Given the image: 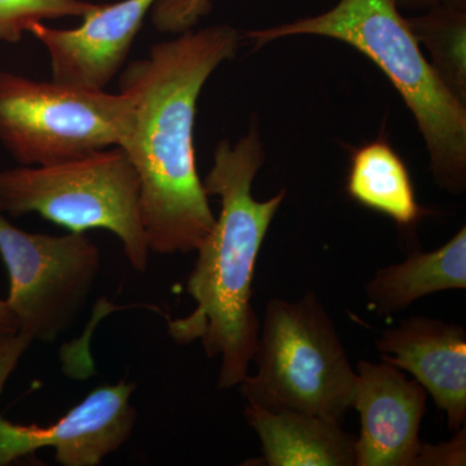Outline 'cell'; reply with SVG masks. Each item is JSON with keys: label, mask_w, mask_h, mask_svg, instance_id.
Wrapping results in <instances>:
<instances>
[{"label": "cell", "mask_w": 466, "mask_h": 466, "mask_svg": "<svg viewBox=\"0 0 466 466\" xmlns=\"http://www.w3.org/2000/svg\"><path fill=\"white\" fill-rule=\"evenodd\" d=\"M466 464V426L455 431L452 440L441 444L422 443L415 466H464Z\"/></svg>", "instance_id": "18"}, {"label": "cell", "mask_w": 466, "mask_h": 466, "mask_svg": "<svg viewBox=\"0 0 466 466\" xmlns=\"http://www.w3.org/2000/svg\"><path fill=\"white\" fill-rule=\"evenodd\" d=\"M466 288V227L431 251H416L398 265L379 269L367 284L370 308L391 315L417 299L444 290Z\"/></svg>", "instance_id": "13"}, {"label": "cell", "mask_w": 466, "mask_h": 466, "mask_svg": "<svg viewBox=\"0 0 466 466\" xmlns=\"http://www.w3.org/2000/svg\"><path fill=\"white\" fill-rule=\"evenodd\" d=\"M30 341L20 334L8 337L0 348V395ZM137 383L124 380L92 390L56 424L18 425L0 415V466L38 451L52 449L58 464L97 466L130 438L137 424L131 395Z\"/></svg>", "instance_id": "8"}, {"label": "cell", "mask_w": 466, "mask_h": 466, "mask_svg": "<svg viewBox=\"0 0 466 466\" xmlns=\"http://www.w3.org/2000/svg\"><path fill=\"white\" fill-rule=\"evenodd\" d=\"M317 35L336 39L370 58L400 92L426 144L437 186L466 189V106L437 76L395 0H339L318 16L245 33L262 47L276 39Z\"/></svg>", "instance_id": "3"}, {"label": "cell", "mask_w": 466, "mask_h": 466, "mask_svg": "<svg viewBox=\"0 0 466 466\" xmlns=\"http://www.w3.org/2000/svg\"><path fill=\"white\" fill-rule=\"evenodd\" d=\"M211 8V0H157L150 11V18L158 32L177 35L195 29Z\"/></svg>", "instance_id": "17"}, {"label": "cell", "mask_w": 466, "mask_h": 466, "mask_svg": "<svg viewBox=\"0 0 466 466\" xmlns=\"http://www.w3.org/2000/svg\"><path fill=\"white\" fill-rule=\"evenodd\" d=\"M17 333V324L5 299H0V336Z\"/></svg>", "instance_id": "20"}, {"label": "cell", "mask_w": 466, "mask_h": 466, "mask_svg": "<svg viewBox=\"0 0 466 466\" xmlns=\"http://www.w3.org/2000/svg\"><path fill=\"white\" fill-rule=\"evenodd\" d=\"M94 5L87 0H0V43L16 45L33 24L82 17Z\"/></svg>", "instance_id": "16"}, {"label": "cell", "mask_w": 466, "mask_h": 466, "mask_svg": "<svg viewBox=\"0 0 466 466\" xmlns=\"http://www.w3.org/2000/svg\"><path fill=\"white\" fill-rule=\"evenodd\" d=\"M398 8L410 11H428L441 5H465L466 0H395Z\"/></svg>", "instance_id": "19"}, {"label": "cell", "mask_w": 466, "mask_h": 466, "mask_svg": "<svg viewBox=\"0 0 466 466\" xmlns=\"http://www.w3.org/2000/svg\"><path fill=\"white\" fill-rule=\"evenodd\" d=\"M133 103L119 92L84 90L0 70V146L21 167H45L121 147Z\"/></svg>", "instance_id": "6"}, {"label": "cell", "mask_w": 466, "mask_h": 466, "mask_svg": "<svg viewBox=\"0 0 466 466\" xmlns=\"http://www.w3.org/2000/svg\"><path fill=\"white\" fill-rule=\"evenodd\" d=\"M157 0L95 3L76 29H56L43 23L27 29L42 43L51 61L52 81L104 91L125 66L144 20Z\"/></svg>", "instance_id": "9"}, {"label": "cell", "mask_w": 466, "mask_h": 466, "mask_svg": "<svg viewBox=\"0 0 466 466\" xmlns=\"http://www.w3.org/2000/svg\"><path fill=\"white\" fill-rule=\"evenodd\" d=\"M0 257L9 276V311L17 333L50 343L66 333L94 290L99 248L85 233L54 236L11 225L0 213Z\"/></svg>", "instance_id": "7"}, {"label": "cell", "mask_w": 466, "mask_h": 466, "mask_svg": "<svg viewBox=\"0 0 466 466\" xmlns=\"http://www.w3.org/2000/svg\"><path fill=\"white\" fill-rule=\"evenodd\" d=\"M238 385L248 403L311 413L342 424L354 401L357 372L327 309L312 291L267 303L253 359Z\"/></svg>", "instance_id": "4"}, {"label": "cell", "mask_w": 466, "mask_h": 466, "mask_svg": "<svg viewBox=\"0 0 466 466\" xmlns=\"http://www.w3.org/2000/svg\"><path fill=\"white\" fill-rule=\"evenodd\" d=\"M265 161L256 124L238 143H218L202 184L208 196L219 198V217L196 249L198 259L187 281L196 308L168 321L175 342L201 341L208 358H220L218 388L222 390L249 375L260 329L253 308L254 272L269 226L287 198L285 189L268 200L254 198V179Z\"/></svg>", "instance_id": "2"}, {"label": "cell", "mask_w": 466, "mask_h": 466, "mask_svg": "<svg viewBox=\"0 0 466 466\" xmlns=\"http://www.w3.org/2000/svg\"><path fill=\"white\" fill-rule=\"evenodd\" d=\"M9 336H12V334H8V336H0V348H2L3 343L5 342V339H7Z\"/></svg>", "instance_id": "21"}, {"label": "cell", "mask_w": 466, "mask_h": 466, "mask_svg": "<svg viewBox=\"0 0 466 466\" xmlns=\"http://www.w3.org/2000/svg\"><path fill=\"white\" fill-rule=\"evenodd\" d=\"M0 213L38 214L73 233L106 229L137 271L148 267L139 177L121 147L60 164L0 170Z\"/></svg>", "instance_id": "5"}, {"label": "cell", "mask_w": 466, "mask_h": 466, "mask_svg": "<svg viewBox=\"0 0 466 466\" xmlns=\"http://www.w3.org/2000/svg\"><path fill=\"white\" fill-rule=\"evenodd\" d=\"M382 361L406 370L444 410L451 431L466 425V332L440 319L412 317L376 342Z\"/></svg>", "instance_id": "11"}, {"label": "cell", "mask_w": 466, "mask_h": 466, "mask_svg": "<svg viewBox=\"0 0 466 466\" xmlns=\"http://www.w3.org/2000/svg\"><path fill=\"white\" fill-rule=\"evenodd\" d=\"M346 191L352 200L391 218L398 226L415 225L424 213L403 159L385 139L355 150Z\"/></svg>", "instance_id": "14"}, {"label": "cell", "mask_w": 466, "mask_h": 466, "mask_svg": "<svg viewBox=\"0 0 466 466\" xmlns=\"http://www.w3.org/2000/svg\"><path fill=\"white\" fill-rule=\"evenodd\" d=\"M426 395L424 386L400 368L359 361L352 407L360 415L361 431L355 466H415Z\"/></svg>", "instance_id": "10"}, {"label": "cell", "mask_w": 466, "mask_h": 466, "mask_svg": "<svg viewBox=\"0 0 466 466\" xmlns=\"http://www.w3.org/2000/svg\"><path fill=\"white\" fill-rule=\"evenodd\" d=\"M419 45L447 90L466 103V5H441L407 18Z\"/></svg>", "instance_id": "15"}, {"label": "cell", "mask_w": 466, "mask_h": 466, "mask_svg": "<svg viewBox=\"0 0 466 466\" xmlns=\"http://www.w3.org/2000/svg\"><path fill=\"white\" fill-rule=\"evenodd\" d=\"M242 35L228 24L177 34L127 64L119 90L133 103L122 143L140 183V211L153 253L196 251L216 223L198 173L195 121L202 90L232 60Z\"/></svg>", "instance_id": "1"}, {"label": "cell", "mask_w": 466, "mask_h": 466, "mask_svg": "<svg viewBox=\"0 0 466 466\" xmlns=\"http://www.w3.org/2000/svg\"><path fill=\"white\" fill-rule=\"evenodd\" d=\"M248 424L258 434L262 456L245 465L355 466L354 435L342 424L299 410H269L248 403Z\"/></svg>", "instance_id": "12"}]
</instances>
